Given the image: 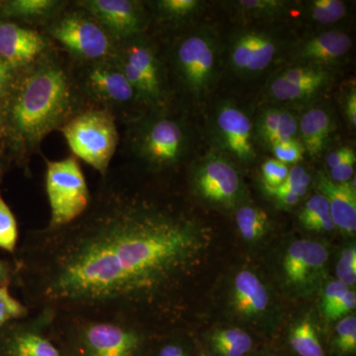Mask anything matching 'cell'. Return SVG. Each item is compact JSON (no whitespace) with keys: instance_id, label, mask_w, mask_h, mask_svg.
<instances>
[{"instance_id":"cell-1","label":"cell","mask_w":356,"mask_h":356,"mask_svg":"<svg viewBox=\"0 0 356 356\" xmlns=\"http://www.w3.org/2000/svg\"><path fill=\"white\" fill-rule=\"evenodd\" d=\"M208 243L181 211L111 182L76 221L27 234L13 285L31 313L168 332Z\"/></svg>"},{"instance_id":"cell-2","label":"cell","mask_w":356,"mask_h":356,"mask_svg":"<svg viewBox=\"0 0 356 356\" xmlns=\"http://www.w3.org/2000/svg\"><path fill=\"white\" fill-rule=\"evenodd\" d=\"M74 102L67 74L57 65L46 64L24 79L14 97L10 119L23 142L35 145L67 118Z\"/></svg>"},{"instance_id":"cell-3","label":"cell","mask_w":356,"mask_h":356,"mask_svg":"<svg viewBox=\"0 0 356 356\" xmlns=\"http://www.w3.org/2000/svg\"><path fill=\"white\" fill-rule=\"evenodd\" d=\"M49 332L65 356H149L161 332L124 321L51 316Z\"/></svg>"},{"instance_id":"cell-4","label":"cell","mask_w":356,"mask_h":356,"mask_svg":"<svg viewBox=\"0 0 356 356\" xmlns=\"http://www.w3.org/2000/svg\"><path fill=\"white\" fill-rule=\"evenodd\" d=\"M46 191L51 209L49 228L76 221L88 210L91 201L86 177L74 156L48 161Z\"/></svg>"},{"instance_id":"cell-5","label":"cell","mask_w":356,"mask_h":356,"mask_svg":"<svg viewBox=\"0 0 356 356\" xmlns=\"http://www.w3.org/2000/svg\"><path fill=\"white\" fill-rule=\"evenodd\" d=\"M72 153L106 175L118 144V133L111 115L95 110L79 115L63 128Z\"/></svg>"},{"instance_id":"cell-6","label":"cell","mask_w":356,"mask_h":356,"mask_svg":"<svg viewBox=\"0 0 356 356\" xmlns=\"http://www.w3.org/2000/svg\"><path fill=\"white\" fill-rule=\"evenodd\" d=\"M329 248L313 240H297L283 257L282 273L288 289L300 297L311 296L324 282Z\"/></svg>"},{"instance_id":"cell-7","label":"cell","mask_w":356,"mask_h":356,"mask_svg":"<svg viewBox=\"0 0 356 356\" xmlns=\"http://www.w3.org/2000/svg\"><path fill=\"white\" fill-rule=\"evenodd\" d=\"M51 315L31 313L0 329V356H65L49 332Z\"/></svg>"},{"instance_id":"cell-8","label":"cell","mask_w":356,"mask_h":356,"mask_svg":"<svg viewBox=\"0 0 356 356\" xmlns=\"http://www.w3.org/2000/svg\"><path fill=\"white\" fill-rule=\"evenodd\" d=\"M191 181L199 197L219 207L234 208L242 197V178L235 166L222 156L204 159L194 168Z\"/></svg>"},{"instance_id":"cell-9","label":"cell","mask_w":356,"mask_h":356,"mask_svg":"<svg viewBox=\"0 0 356 356\" xmlns=\"http://www.w3.org/2000/svg\"><path fill=\"white\" fill-rule=\"evenodd\" d=\"M216 44L207 35H191L178 46V70L194 95H203L209 89L216 72Z\"/></svg>"},{"instance_id":"cell-10","label":"cell","mask_w":356,"mask_h":356,"mask_svg":"<svg viewBox=\"0 0 356 356\" xmlns=\"http://www.w3.org/2000/svg\"><path fill=\"white\" fill-rule=\"evenodd\" d=\"M54 38L70 51L88 60L106 57L110 40L100 24L79 14L64 16L51 27Z\"/></svg>"},{"instance_id":"cell-11","label":"cell","mask_w":356,"mask_h":356,"mask_svg":"<svg viewBox=\"0 0 356 356\" xmlns=\"http://www.w3.org/2000/svg\"><path fill=\"white\" fill-rule=\"evenodd\" d=\"M185 136L177 122L159 119L152 122L139 142V153L152 168H168L178 163L184 154Z\"/></svg>"},{"instance_id":"cell-12","label":"cell","mask_w":356,"mask_h":356,"mask_svg":"<svg viewBox=\"0 0 356 356\" xmlns=\"http://www.w3.org/2000/svg\"><path fill=\"white\" fill-rule=\"evenodd\" d=\"M331 79L332 74L327 67L299 64L274 77L269 83V93L281 102L305 100L323 90Z\"/></svg>"},{"instance_id":"cell-13","label":"cell","mask_w":356,"mask_h":356,"mask_svg":"<svg viewBox=\"0 0 356 356\" xmlns=\"http://www.w3.org/2000/svg\"><path fill=\"white\" fill-rule=\"evenodd\" d=\"M277 53L275 39L267 33L245 31L236 35L229 47V63L238 74L254 76L264 72Z\"/></svg>"},{"instance_id":"cell-14","label":"cell","mask_w":356,"mask_h":356,"mask_svg":"<svg viewBox=\"0 0 356 356\" xmlns=\"http://www.w3.org/2000/svg\"><path fill=\"white\" fill-rule=\"evenodd\" d=\"M120 67L136 95L149 102L159 99L161 74L158 60L149 47L139 43L129 46Z\"/></svg>"},{"instance_id":"cell-15","label":"cell","mask_w":356,"mask_h":356,"mask_svg":"<svg viewBox=\"0 0 356 356\" xmlns=\"http://www.w3.org/2000/svg\"><path fill=\"white\" fill-rule=\"evenodd\" d=\"M100 26L114 36L128 38L144 29L145 19L137 2L129 0H86L81 2Z\"/></svg>"},{"instance_id":"cell-16","label":"cell","mask_w":356,"mask_h":356,"mask_svg":"<svg viewBox=\"0 0 356 356\" xmlns=\"http://www.w3.org/2000/svg\"><path fill=\"white\" fill-rule=\"evenodd\" d=\"M218 136L225 149L243 163L255 158L252 125L248 115L233 104H224L216 115Z\"/></svg>"},{"instance_id":"cell-17","label":"cell","mask_w":356,"mask_h":356,"mask_svg":"<svg viewBox=\"0 0 356 356\" xmlns=\"http://www.w3.org/2000/svg\"><path fill=\"white\" fill-rule=\"evenodd\" d=\"M318 193L329 202L334 227L344 235L355 236L356 231V188L355 177L346 184L332 181L325 173L315 178Z\"/></svg>"},{"instance_id":"cell-18","label":"cell","mask_w":356,"mask_h":356,"mask_svg":"<svg viewBox=\"0 0 356 356\" xmlns=\"http://www.w3.org/2000/svg\"><path fill=\"white\" fill-rule=\"evenodd\" d=\"M44 47L46 42L38 32L14 23H0V58L13 69L33 62Z\"/></svg>"},{"instance_id":"cell-19","label":"cell","mask_w":356,"mask_h":356,"mask_svg":"<svg viewBox=\"0 0 356 356\" xmlns=\"http://www.w3.org/2000/svg\"><path fill=\"white\" fill-rule=\"evenodd\" d=\"M269 294L261 278L252 270L236 273L231 291V306L245 320L264 317L269 309Z\"/></svg>"},{"instance_id":"cell-20","label":"cell","mask_w":356,"mask_h":356,"mask_svg":"<svg viewBox=\"0 0 356 356\" xmlns=\"http://www.w3.org/2000/svg\"><path fill=\"white\" fill-rule=\"evenodd\" d=\"M351 40L346 33L327 31L309 39L295 51L299 64L327 67L336 64L351 48Z\"/></svg>"},{"instance_id":"cell-21","label":"cell","mask_w":356,"mask_h":356,"mask_svg":"<svg viewBox=\"0 0 356 356\" xmlns=\"http://www.w3.org/2000/svg\"><path fill=\"white\" fill-rule=\"evenodd\" d=\"M88 86L98 98L105 102H127L136 95L120 65L108 63H99L89 70Z\"/></svg>"},{"instance_id":"cell-22","label":"cell","mask_w":356,"mask_h":356,"mask_svg":"<svg viewBox=\"0 0 356 356\" xmlns=\"http://www.w3.org/2000/svg\"><path fill=\"white\" fill-rule=\"evenodd\" d=\"M334 129L332 114L324 107H314L302 115L298 124L300 142L311 158L324 153Z\"/></svg>"},{"instance_id":"cell-23","label":"cell","mask_w":356,"mask_h":356,"mask_svg":"<svg viewBox=\"0 0 356 356\" xmlns=\"http://www.w3.org/2000/svg\"><path fill=\"white\" fill-rule=\"evenodd\" d=\"M203 350L211 356H250L257 350V343L245 330L227 327L208 334Z\"/></svg>"},{"instance_id":"cell-24","label":"cell","mask_w":356,"mask_h":356,"mask_svg":"<svg viewBox=\"0 0 356 356\" xmlns=\"http://www.w3.org/2000/svg\"><path fill=\"white\" fill-rule=\"evenodd\" d=\"M298 124L299 121L291 112L269 108L259 116L257 131L259 137L271 147L278 143L296 139Z\"/></svg>"},{"instance_id":"cell-25","label":"cell","mask_w":356,"mask_h":356,"mask_svg":"<svg viewBox=\"0 0 356 356\" xmlns=\"http://www.w3.org/2000/svg\"><path fill=\"white\" fill-rule=\"evenodd\" d=\"M286 346L291 356H327V346L317 325L309 318L293 324L287 334Z\"/></svg>"},{"instance_id":"cell-26","label":"cell","mask_w":356,"mask_h":356,"mask_svg":"<svg viewBox=\"0 0 356 356\" xmlns=\"http://www.w3.org/2000/svg\"><path fill=\"white\" fill-rule=\"evenodd\" d=\"M303 228L314 232H332L336 228L330 212L329 202L324 195L318 193L307 201L299 214Z\"/></svg>"},{"instance_id":"cell-27","label":"cell","mask_w":356,"mask_h":356,"mask_svg":"<svg viewBox=\"0 0 356 356\" xmlns=\"http://www.w3.org/2000/svg\"><path fill=\"white\" fill-rule=\"evenodd\" d=\"M236 221L241 236L248 243L261 240L268 229V216L266 211L252 206L238 208Z\"/></svg>"},{"instance_id":"cell-28","label":"cell","mask_w":356,"mask_h":356,"mask_svg":"<svg viewBox=\"0 0 356 356\" xmlns=\"http://www.w3.org/2000/svg\"><path fill=\"white\" fill-rule=\"evenodd\" d=\"M327 356H355V315H348L339 321L327 344Z\"/></svg>"},{"instance_id":"cell-29","label":"cell","mask_w":356,"mask_h":356,"mask_svg":"<svg viewBox=\"0 0 356 356\" xmlns=\"http://www.w3.org/2000/svg\"><path fill=\"white\" fill-rule=\"evenodd\" d=\"M196 350L186 337L170 330L156 337L149 356H196Z\"/></svg>"},{"instance_id":"cell-30","label":"cell","mask_w":356,"mask_h":356,"mask_svg":"<svg viewBox=\"0 0 356 356\" xmlns=\"http://www.w3.org/2000/svg\"><path fill=\"white\" fill-rule=\"evenodd\" d=\"M58 6L53 0H11L3 4L2 11L13 17L35 20L50 15Z\"/></svg>"},{"instance_id":"cell-31","label":"cell","mask_w":356,"mask_h":356,"mask_svg":"<svg viewBox=\"0 0 356 356\" xmlns=\"http://www.w3.org/2000/svg\"><path fill=\"white\" fill-rule=\"evenodd\" d=\"M234 4L238 13L245 17L266 19L284 13L288 2L280 0H240Z\"/></svg>"},{"instance_id":"cell-32","label":"cell","mask_w":356,"mask_h":356,"mask_svg":"<svg viewBox=\"0 0 356 356\" xmlns=\"http://www.w3.org/2000/svg\"><path fill=\"white\" fill-rule=\"evenodd\" d=\"M17 222L13 211L0 195V248L14 254L18 248Z\"/></svg>"},{"instance_id":"cell-33","label":"cell","mask_w":356,"mask_h":356,"mask_svg":"<svg viewBox=\"0 0 356 356\" xmlns=\"http://www.w3.org/2000/svg\"><path fill=\"white\" fill-rule=\"evenodd\" d=\"M346 13V3L341 0H314L309 6L312 20L318 24H334L343 19Z\"/></svg>"},{"instance_id":"cell-34","label":"cell","mask_w":356,"mask_h":356,"mask_svg":"<svg viewBox=\"0 0 356 356\" xmlns=\"http://www.w3.org/2000/svg\"><path fill=\"white\" fill-rule=\"evenodd\" d=\"M311 184V177L305 168L302 166L294 165L290 168L289 173L284 184L277 188L266 189L267 194L271 196L280 195V194H292L301 198L306 195Z\"/></svg>"},{"instance_id":"cell-35","label":"cell","mask_w":356,"mask_h":356,"mask_svg":"<svg viewBox=\"0 0 356 356\" xmlns=\"http://www.w3.org/2000/svg\"><path fill=\"white\" fill-rule=\"evenodd\" d=\"M7 286H0V329L4 325L28 317L29 308L21 300L15 298Z\"/></svg>"},{"instance_id":"cell-36","label":"cell","mask_w":356,"mask_h":356,"mask_svg":"<svg viewBox=\"0 0 356 356\" xmlns=\"http://www.w3.org/2000/svg\"><path fill=\"white\" fill-rule=\"evenodd\" d=\"M336 274L337 280L353 289L356 284V248L348 245L341 250L337 264Z\"/></svg>"},{"instance_id":"cell-37","label":"cell","mask_w":356,"mask_h":356,"mask_svg":"<svg viewBox=\"0 0 356 356\" xmlns=\"http://www.w3.org/2000/svg\"><path fill=\"white\" fill-rule=\"evenodd\" d=\"M289 166L276 159H266L261 165L264 189H274L284 184L289 173Z\"/></svg>"},{"instance_id":"cell-38","label":"cell","mask_w":356,"mask_h":356,"mask_svg":"<svg viewBox=\"0 0 356 356\" xmlns=\"http://www.w3.org/2000/svg\"><path fill=\"white\" fill-rule=\"evenodd\" d=\"M271 149L275 156L274 159L287 165H297L303 159L304 153H305L301 142L297 139L278 143L271 146Z\"/></svg>"},{"instance_id":"cell-39","label":"cell","mask_w":356,"mask_h":356,"mask_svg":"<svg viewBox=\"0 0 356 356\" xmlns=\"http://www.w3.org/2000/svg\"><path fill=\"white\" fill-rule=\"evenodd\" d=\"M200 4L198 0H161L158 6L159 11L168 17L179 19L195 13Z\"/></svg>"},{"instance_id":"cell-40","label":"cell","mask_w":356,"mask_h":356,"mask_svg":"<svg viewBox=\"0 0 356 356\" xmlns=\"http://www.w3.org/2000/svg\"><path fill=\"white\" fill-rule=\"evenodd\" d=\"M350 290V287L337 280L325 284L323 290L322 301H321V310L324 318L331 313L332 309L346 297Z\"/></svg>"},{"instance_id":"cell-41","label":"cell","mask_w":356,"mask_h":356,"mask_svg":"<svg viewBox=\"0 0 356 356\" xmlns=\"http://www.w3.org/2000/svg\"><path fill=\"white\" fill-rule=\"evenodd\" d=\"M356 307V293L355 290L350 289L346 295V297L334 309L331 313L325 318L327 322L332 323L334 321H339L341 318L346 317L355 310Z\"/></svg>"},{"instance_id":"cell-42","label":"cell","mask_w":356,"mask_h":356,"mask_svg":"<svg viewBox=\"0 0 356 356\" xmlns=\"http://www.w3.org/2000/svg\"><path fill=\"white\" fill-rule=\"evenodd\" d=\"M356 156L344 159L341 163L331 170L330 179L336 184H346L355 177Z\"/></svg>"},{"instance_id":"cell-43","label":"cell","mask_w":356,"mask_h":356,"mask_svg":"<svg viewBox=\"0 0 356 356\" xmlns=\"http://www.w3.org/2000/svg\"><path fill=\"white\" fill-rule=\"evenodd\" d=\"M353 156H355V153L351 147H341V149H337L336 151L329 154V156L325 158V165H327L330 170H332L334 166L341 163V161H343L344 159Z\"/></svg>"},{"instance_id":"cell-44","label":"cell","mask_w":356,"mask_h":356,"mask_svg":"<svg viewBox=\"0 0 356 356\" xmlns=\"http://www.w3.org/2000/svg\"><path fill=\"white\" fill-rule=\"evenodd\" d=\"M14 280V266L13 261L0 259V286L10 287Z\"/></svg>"},{"instance_id":"cell-45","label":"cell","mask_w":356,"mask_h":356,"mask_svg":"<svg viewBox=\"0 0 356 356\" xmlns=\"http://www.w3.org/2000/svg\"><path fill=\"white\" fill-rule=\"evenodd\" d=\"M13 67L0 58V95H3L13 81Z\"/></svg>"},{"instance_id":"cell-46","label":"cell","mask_w":356,"mask_h":356,"mask_svg":"<svg viewBox=\"0 0 356 356\" xmlns=\"http://www.w3.org/2000/svg\"><path fill=\"white\" fill-rule=\"evenodd\" d=\"M346 114L353 128L356 126V92L355 89L350 90V95L346 97Z\"/></svg>"},{"instance_id":"cell-47","label":"cell","mask_w":356,"mask_h":356,"mask_svg":"<svg viewBox=\"0 0 356 356\" xmlns=\"http://www.w3.org/2000/svg\"><path fill=\"white\" fill-rule=\"evenodd\" d=\"M274 198H275L277 205L283 209H290L301 200L298 196L292 195V194H280V195L274 196Z\"/></svg>"},{"instance_id":"cell-48","label":"cell","mask_w":356,"mask_h":356,"mask_svg":"<svg viewBox=\"0 0 356 356\" xmlns=\"http://www.w3.org/2000/svg\"><path fill=\"white\" fill-rule=\"evenodd\" d=\"M250 356H291L289 353H280V351H273V350H267L264 351V353H259V351L255 350L254 353H252Z\"/></svg>"},{"instance_id":"cell-49","label":"cell","mask_w":356,"mask_h":356,"mask_svg":"<svg viewBox=\"0 0 356 356\" xmlns=\"http://www.w3.org/2000/svg\"><path fill=\"white\" fill-rule=\"evenodd\" d=\"M196 356H211L208 355L207 353H206L205 350H203V348H197L196 350Z\"/></svg>"}]
</instances>
